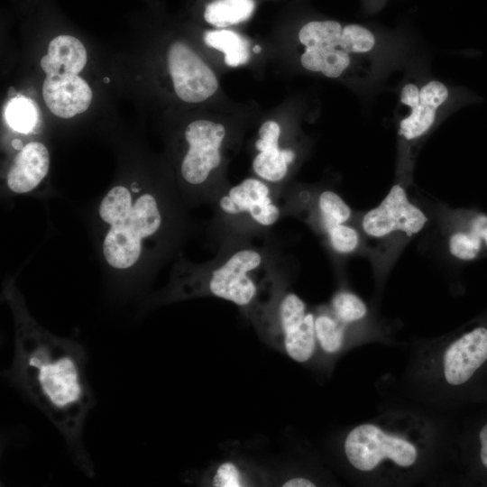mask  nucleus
Masks as SVG:
<instances>
[{
  "mask_svg": "<svg viewBox=\"0 0 487 487\" xmlns=\"http://www.w3.org/2000/svg\"><path fill=\"white\" fill-rule=\"evenodd\" d=\"M345 453L350 464L360 471H372L383 459H390L401 467L414 464L417 449L409 441L391 436L376 426L355 427L345 440Z\"/></svg>",
  "mask_w": 487,
  "mask_h": 487,
  "instance_id": "7",
  "label": "nucleus"
},
{
  "mask_svg": "<svg viewBox=\"0 0 487 487\" xmlns=\"http://www.w3.org/2000/svg\"><path fill=\"white\" fill-rule=\"evenodd\" d=\"M168 68L175 93L185 102H202L218 87L214 72L196 52L181 41L170 45Z\"/></svg>",
  "mask_w": 487,
  "mask_h": 487,
  "instance_id": "10",
  "label": "nucleus"
},
{
  "mask_svg": "<svg viewBox=\"0 0 487 487\" xmlns=\"http://www.w3.org/2000/svg\"><path fill=\"white\" fill-rule=\"evenodd\" d=\"M447 87L439 80H431L418 87L407 83L400 91V102L410 108L399 124V135L404 142L421 140L432 129L439 107L448 98Z\"/></svg>",
  "mask_w": 487,
  "mask_h": 487,
  "instance_id": "9",
  "label": "nucleus"
},
{
  "mask_svg": "<svg viewBox=\"0 0 487 487\" xmlns=\"http://www.w3.org/2000/svg\"><path fill=\"white\" fill-rule=\"evenodd\" d=\"M296 159L292 149L259 152L253 161L254 173L269 184H279L288 175L289 167Z\"/></svg>",
  "mask_w": 487,
  "mask_h": 487,
  "instance_id": "18",
  "label": "nucleus"
},
{
  "mask_svg": "<svg viewBox=\"0 0 487 487\" xmlns=\"http://www.w3.org/2000/svg\"><path fill=\"white\" fill-rule=\"evenodd\" d=\"M331 311L345 326L365 317L368 310L365 303L356 294L344 289L332 298Z\"/></svg>",
  "mask_w": 487,
  "mask_h": 487,
  "instance_id": "24",
  "label": "nucleus"
},
{
  "mask_svg": "<svg viewBox=\"0 0 487 487\" xmlns=\"http://www.w3.org/2000/svg\"><path fill=\"white\" fill-rule=\"evenodd\" d=\"M4 115L9 127L20 133L33 132L39 123V110L35 102L23 96L11 98Z\"/></svg>",
  "mask_w": 487,
  "mask_h": 487,
  "instance_id": "22",
  "label": "nucleus"
},
{
  "mask_svg": "<svg viewBox=\"0 0 487 487\" xmlns=\"http://www.w3.org/2000/svg\"><path fill=\"white\" fill-rule=\"evenodd\" d=\"M46 75L78 74L87 63V51L79 40L71 35H59L49 43L48 53L40 61Z\"/></svg>",
  "mask_w": 487,
  "mask_h": 487,
  "instance_id": "17",
  "label": "nucleus"
},
{
  "mask_svg": "<svg viewBox=\"0 0 487 487\" xmlns=\"http://www.w3.org/2000/svg\"><path fill=\"white\" fill-rule=\"evenodd\" d=\"M406 187L397 180L378 206L355 214L364 253L380 274L393 266L405 246L428 223L427 214L409 198Z\"/></svg>",
  "mask_w": 487,
  "mask_h": 487,
  "instance_id": "4",
  "label": "nucleus"
},
{
  "mask_svg": "<svg viewBox=\"0 0 487 487\" xmlns=\"http://www.w3.org/2000/svg\"><path fill=\"white\" fill-rule=\"evenodd\" d=\"M42 96L53 115L69 119L88 108L92 91L78 74L65 72L46 75Z\"/></svg>",
  "mask_w": 487,
  "mask_h": 487,
  "instance_id": "13",
  "label": "nucleus"
},
{
  "mask_svg": "<svg viewBox=\"0 0 487 487\" xmlns=\"http://www.w3.org/2000/svg\"><path fill=\"white\" fill-rule=\"evenodd\" d=\"M481 443L480 457L482 464L487 468V424L483 426L479 434Z\"/></svg>",
  "mask_w": 487,
  "mask_h": 487,
  "instance_id": "28",
  "label": "nucleus"
},
{
  "mask_svg": "<svg viewBox=\"0 0 487 487\" xmlns=\"http://www.w3.org/2000/svg\"><path fill=\"white\" fill-rule=\"evenodd\" d=\"M279 193L257 178H247L223 189L212 202L215 212L211 233L223 243L264 234L282 215Z\"/></svg>",
  "mask_w": 487,
  "mask_h": 487,
  "instance_id": "5",
  "label": "nucleus"
},
{
  "mask_svg": "<svg viewBox=\"0 0 487 487\" xmlns=\"http://www.w3.org/2000/svg\"><path fill=\"white\" fill-rule=\"evenodd\" d=\"M253 52L259 53L262 51V48L259 45H256L253 49Z\"/></svg>",
  "mask_w": 487,
  "mask_h": 487,
  "instance_id": "31",
  "label": "nucleus"
},
{
  "mask_svg": "<svg viewBox=\"0 0 487 487\" xmlns=\"http://www.w3.org/2000/svg\"><path fill=\"white\" fill-rule=\"evenodd\" d=\"M225 134L223 124L206 119L193 121L186 127L187 150L179 162L177 188L187 207L212 203L219 194L214 174L222 163Z\"/></svg>",
  "mask_w": 487,
  "mask_h": 487,
  "instance_id": "6",
  "label": "nucleus"
},
{
  "mask_svg": "<svg viewBox=\"0 0 487 487\" xmlns=\"http://www.w3.org/2000/svg\"><path fill=\"white\" fill-rule=\"evenodd\" d=\"M283 487H314L316 484L305 477H293L284 482Z\"/></svg>",
  "mask_w": 487,
  "mask_h": 487,
  "instance_id": "29",
  "label": "nucleus"
},
{
  "mask_svg": "<svg viewBox=\"0 0 487 487\" xmlns=\"http://www.w3.org/2000/svg\"><path fill=\"white\" fill-rule=\"evenodd\" d=\"M255 8L253 0H214L207 4L204 19L216 27H226L246 21Z\"/></svg>",
  "mask_w": 487,
  "mask_h": 487,
  "instance_id": "19",
  "label": "nucleus"
},
{
  "mask_svg": "<svg viewBox=\"0 0 487 487\" xmlns=\"http://www.w3.org/2000/svg\"><path fill=\"white\" fill-rule=\"evenodd\" d=\"M276 316L287 354L298 363L308 361L317 342L315 315L300 297L287 291L279 299Z\"/></svg>",
  "mask_w": 487,
  "mask_h": 487,
  "instance_id": "11",
  "label": "nucleus"
},
{
  "mask_svg": "<svg viewBox=\"0 0 487 487\" xmlns=\"http://www.w3.org/2000/svg\"><path fill=\"white\" fill-rule=\"evenodd\" d=\"M205 43L225 53V62L230 67L243 65L250 59L249 42L242 35L229 30L207 31Z\"/></svg>",
  "mask_w": 487,
  "mask_h": 487,
  "instance_id": "20",
  "label": "nucleus"
},
{
  "mask_svg": "<svg viewBox=\"0 0 487 487\" xmlns=\"http://www.w3.org/2000/svg\"><path fill=\"white\" fill-rule=\"evenodd\" d=\"M51 158L47 146L32 141L17 151L5 173L2 198L38 196V190L50 170Z\"/></svg>",
  "mask_w": 487,
  "mask_h": 487,
  "instance_id": "12",
  "label": "nucleus"
},
{
  "mask_svg": "<svg viewBox=\"0 0 487 487\" xmlns=\"http://www.w3.org/2000/svg\"><path fill=\"white\" fill-rule=\"evenodd\" d=\"M2 298L12 314L14 334V356L4 377L58 430L78 469L93 477L95 465L84 443V429L96 397L85 347L40 324L14 277L4 280Z\"/></svg>",
  "mask_w": 487,
  "mask_h": 487,
  "instance_id": "2",
  "label": "nucleus"
},
{
  "mask_svg": "<svg viewBox=\"0 0 487 487\" xmlns=\"http://www.w3.org/2000/svg\"><path fill=\"white\" fill-rule=\"evenodd\" d=\"M259 138L255 142V148L259 152L277 151L280 148L279 141L280 127L274 121H266L259 129Z\"/></svg>",
  "mask_w": 487,
  "mask_h": 487,
  "instance_id": "27",
  "label": "nucleus"
},
{
  "mask_svg": "<svg viewBox=\"0 0 487 487\" xmlns=\"http://www.w3.org/2000/svg\"><path fill=\"white\" fill-rule=\"evenodd\" d=\"M482 241H483V244L487 253V226L485 227L483 234H482Z\"/></svg>",
  "mask_w": 487,
  "mask_h": 487,
  "instance_id": "30",
  "label": "nucleus"
},
{
  "mask_svg": "<svg viewBox=\"0 0 487 487\" xmlns=\"http://www.w3.org/2000/svg\"><path fill=\"white\" fill-rule=\"evenodd\" d=\"M249 239L222 244L217 255L205 263H194L180 254L169 284L143 299L141 310L178 300L212 296L250 309L264 290L275 287L279 256L270 246H257Z\"/></svg>",
  "mask_w": 487,
  "mask_h": 487,
  "instance_id": "3",
  "label": "nucleus"
},
{
  "mask_svg": "<svg viewBox=\"0 0 487 487\" xmlns=\"http://www.w3.org/2000/svg\"><path fill=\"white\" fill-rule=\"evenodd\" d=\"M343 26L336 21H313L299 32L306 46L300 58L302 66L327 78H338L349 67L350 55L341 47Z\"/></svg>",
  "mask_w": 487,
  "mask_h": 487,
  "instance_id": "8",
  "label": "nucleus"
},
{
  "mask_svg": "<svg viewBox=\"0 0 487 487\" xmlns=\"http://www.w3.org/2000/svg\"><path fill=\"white\" fill-rule=\"evenodd\" d=\"M211 483L215 487L245 486L241 471L233 462L219 464L212 476Z\"/></svg>",
  "mask_w": 487,
  "mask_h": 487,
  "instance_id": "26",
  "label": "nucleus"
},
{
  "mask_svg": "<svg viewBox=\"0 0 487 487\" xmlns=\"http://www.w3.org/2000/svg\"><path fill=\"white\" fill-rule=\"evenodd\" d=\"M320 235L329 250L337 256L346 257L364 253L363 238L354 222L333 225Z\"/></svg>",
  "mask_w": 487,
  "mask_h": 487,
  "instance_id": "21",
  "label": "nucleus"
},
{
  "mask_svg": "<svg viewBox=\"0 0 487 487\" xmlns=\"http://www.w3.org/2000/svg\"><path fill=\"white\" fill-rule=\"evenodd\" d=\"M375 36L367 28L359 24H347L343 27L341 47L350 53H367L375 46Z\"/></svg>",
  "mask_w": 487,
  "mask_h": 487,
  "instance_id": "25",
  "label": "nucleus"
},
{
  "mask_svg": "<svg viewBox=\"0 0 487 487\" xmlns=\"http://www.w3.org/2000/svg\"><path fill=\"white\" fill-rule=\"evenodd\" d=\"M104 81L109 82V78H104Z\"/></svg>",
  "mask_w": 487,
  "mask_h": 487,
  "instance_id": "32",
  "label": "nucleus"
},
{
  "mask_svg": "<svg viewBox=\"0 0 487 487\" xmlns=\"http://www.w3.org/2000/svg\"><path fill=\"white\" fill-rule=\"evenodd\" d=\"M174 186L142 173L125 174L87 209L86 223L111 299H142L160 269L179 255L191 223Z\"/></svg>",
  "mask_w": 487,
  "mask_h": 487,
  "instance_id": "1",
  "label": "nucleus"
},
{
  "mask_svg": "<svg viewBox=\"0 0 487 487\" xmlns=\"http://www.w3.org/2000/svg\"><path fill=\"white\" fill-rule=\"evenodd\" d=\"M440 223L451 255L463 262L474 261L486 253L482 238L469 229L453 209L444 208Z\"/></svg>",
  "mask_w": 487,
  "mask_h": 487,
  "instance_id": "16",
  "label": "nucleus"
},
{
  "mask_svg": "<svg viewBox=\"0 0 487 487\" xmlns=\"http://www.w3.org/2000/svg\"><path fill=\"white\" fill-rule=\"evenodd\" d=\"M487 360V328L479 326L455 341L444 355V373L451 385L466 382Z\"/></svg>",
  "mask_w": 487,
  "mask_h": 487,
  "instance_id": "14",
  "label": "nucleus"
},
{
  "mask_svg": "<svg viewBox=\"0 0 487 487\" xmlns=\"http://www.w3.org/2000/svg\"><path fill=\"white\" fill-rule=\"evenodd\" d=\"M345 327L332 311L315 316L316 339L326 353L334 354L339 351L344 341Z\"/></svg>",
  "mask_w": 487,
  "mask_h": 487,
  "instance_id": "23",
  "label": "nucleus"
},
{
  "mask_svg": "<svg viewBox=\"0 0 487 487\" xmlns=\"http://www.w3.org/2000/svg\"><path fill=\"white\" fill-rule=\"evenodd\" d=\"M295 198L297 213L303 215L313 229L321 234L327 227L354 222L355 214L350 206L331 189L298 191Z\"/></svg>",
  "mask_w": 487,
  "mask_h": 487,
  "instance_id": "15",
  "label": "nucleus"
}]
</instances>
